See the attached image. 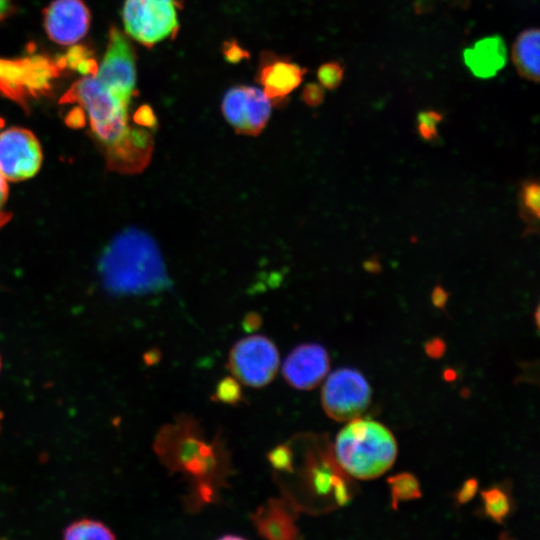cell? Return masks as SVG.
<instances>
[{
    "instance_id": "6da1fadb",
    "label": "cell",
    "mask_w": 540,
    "mask_h": 540,
    "mask_svg": "<svg viewBox=\"0 0 540 540\" xmlns=\"http://www.w3.org/2000/svg\"><path fill=\"white\" fill-rule=\"evenodd\" d=\"M62 102L77 103L84 110L109 170L135 174L148 165L154 146L151 130L132 126L130 102L111 92L94 75L74 83Z\"/></svg>"
},
{
    "instance_id": "7a4b0ae2",
    "label": "cell",
    "mask_w": 540,
    "mask_h": 540,
    "mask_svg": "<svg viewBox=\"0 0 540 540\" xmlns=\"http://www.w3.org/2000/svg\"><path fill=\"white\" fill-rule=\"evenodd\" d=\"M154 447L171 472L194 480L191 504L201 507L215 500L228 471V460L220 442H209L196 420L179 417L166 425L158 433Z\"/></svg>"
},
{
    "instance_id": "3957f363",
    "label": "cell",
    "mask_w": 540,
    "mask_h": 540,
    "mask_svg": "<svg viewBox=\"0 0 540 540\" xmlns=\"http://www.w3.org/2000/svg\"><path fill=\"white\" fill-rule=\"evenodd\" d=\"M97 268L103 287L114 296L148 295L171 286L158 245L138 228L118 233L103 249Z\"/></svg>"
},
{
    "instance_id": "277c9868",
    "label": "cell",
    "mask_w": 540,
    "mask_h": 540,
    "mask_svg": "<svg viewBox=\"0 0 540 540\" xmlns=\"http://www.w3.org/2000/svg\"><path fill=\"white\" fill-rule=\"evenodd\" d=\"M333 455L347 475L370 480L383 475L393 465L397 443L381 423L357 418L338 433Z\"/></svg>"
},
{
    "instance_id": "5b68a950",
    "label": "cell",
    "mask_w": 540,
    "mask_h": 540,
    "mask_svg": "<svg viewBox=\"0 0 540 540\" xmlns=\"http://www.w3.org/2000/svg\"><path fill=\"white\" fill-rule=\"evenodd\" d=\"M307 452L300 479V498L308 499L304 508L325 510L347 504L352 490L328 446L315 445Z\"/></svg>"
},
{
    "instance_id": "8992f818",
    "label": "cell",
    "mask_w": 540,
    "mask_h": 540,
    "mask_svg": "<svg viewBox=\"0 0 540 540\" xmlns=\"http://www.w3.org/2000/svg\"><path fill=\"white\" fill-rule=\"evenodd\" d=\"M182 4L183 0H125V32L146 47L174 38L179 30L178 10Z\"/></svg>"
},
{
    "instance_id": "52a82bcc",
    "label": "cell",
    "mask_w": 540,
    "mask_h": 540,
    "mask_svg": "<svg viewBox=\"0 0 540 540\" xmlns=\"http://www.w3.org/2000/svg\"><path fill=\"white\" fill-rule=\"evenodd\" d=\"M325 413L336 421L359 418L369 407L371 389L365 377L352 368L335 370L327 378L321 393Z\"/></svg>"
},
{
    "instance_id": "ba28073f",
    "label": "cell",
    "mask_w": 540,
    "mask_h": 540,
    "mask_svg": "<svg viewBox=\"0 0 540 540\" xmlns=\"http://www.w3.org/2000/svg\"><path fill=\"white\" fill-rule=\"evenodd\" d=\"M228 366L237 380L250 387H263L275 376L279 353L275 344L265 336L251 335L234 344Z\"/></svg>"
},
{
    "instance_id": "9c48e42d",
    "label": "cell",
    "mask_w": 540,
    "mask_h": 540,
    "mask_svg": "<svg viewBox=\"0 0 540 540\" xmlns=\"http://www.w3.org/2000/svg\"><path fill=\"white\" fill-rule=\"evenodd\" d=\"M133 46L117 28H112L103 59L95 78L120 98L131 102L136 86V61Z\"/></svg>"
},
{
    "instance_id": "30bf717a",
    "label": "cell",
    "mask_w": 540,
    "mask_h": 540,
    "mask_svg": "<svg viewBox=\"0 0 540 540\" xmlns=\"http://www.w3.org/2000/svg\"><path fill=\"white\" fill-rule=\"evenodd\" d=\"M42 162L41 145L30 130L11 127L0 132V173L7 181L32 178Z\"/></svg>"
},
{
    "instance_id": "8fae6325",
    "label": "cell",
    "mask_w": 540,
    "mask_h": 540,
    "mask_svg": "<svg viewBox=\"0 0 540 540\" xmlns=\"http://www.w3.org/2000/svg\"><path fill=\"white\" fill-rule=\"evenodd\" d=\"M272 102L263 90L238 85L224 95L221 108L227 122L243 135L256 136L266 126L271 114Z\"/></svg>"
},
{
    "instance_id": "7c38bea8",
    "label": "cell",
    "mask_w": 540,
    "mask_h": 540,
    "mask_svg": "<svg viewBox=\"0 0 540 540\" xmlns=\"http://www.w3.org/2000/svg\"><path fill=\"white\" fill-rule=\"evenodd\" d=\"M90 19L82 0H54L45 10L44 28L53 42L71 45L86 35Z\"/></svg>"
},
{
    "instance_id": "4fadbf2b",
    "label": "cell",
    "mask_w": 540,
    "mask_h": 540,
    "mask_svg": "<svg viewBox=\"0 0 540 540\" xmlns=\"http://www.w3.org/2000/svg\"><path fill=\"white\" fill-rule=\"evenodd\" d=\"M329 355L317 343L295 347L284 361L282 372L290 386L299 390L315 388L329 370Z\"/></svg>"
},
{
    "instance_id": "5bb4252c",
    "label": "cell",
    "mask_w": 540,
    "mask_h": 540,
    "mask_svg": "<svg viewBox=\"0 0 540 540\" xmlns=\"http://www.w3.org/2000/svg\"><path fill=\"white\" fill-rule=\"evenodd\" d=\"M306 72L292 60L265 53L260 61L257 81L271 102L282 101L301 84Z\"/></svg>"
},
{
    "instance_id": "9a60e30c",
    "label": "cell",
    "mask_w": 540,
    "mask_h": 540,
    "mask_svg": "<svg viewBox=\"0 0 540 540\" xmlns=\"http://www.w3.org/2000/svg\"><path fill=\"white\" fill-rule=\"evenodd\" d=\"M297 508L288 499H269L251 516L260 536L270 540H292L299 537L295 523Z\"/></svg>"
},
{
    "instance_id": "2e32d148",
    "label": "cell",
    "mask_w": 540,
    "mask_h": 540,
    "mask_svg": "<svg viewBox=\"0 0 540 540\" xmlns=\"http://www.w3.org/2000/svg\"><path fill=\"white\" fill-rule=\"evenodd\" d=\"M463 60L475 77L492 78L507 62L505 42L498 35L484 37L464 50Z\"/></svg>"
},
{
    "instance_id": "e0dca14e",
    "label": "cell",
    "mask_w": 540,
    "mask_h": 540,
    "mask_svg": "<svg viewBox=\"0 0 540 540\" xmlns=\"http://www.w3.org/2000/svg\"><path fill=\"white\" fill-rule=\"evenodd\" d=\"M540 33L538 28H527L516 37L511 51L513 64L518 74L529 81L540 78Z\"/></svg>"
},
{
    "instance_id": "ac0fdd59",
    "label": "cell",
    "mask_w": 540,
    "mask_h": 540,
    "mask_svg": "<svg viewBox=\"0 0 540 540\" xmlns=\"http://www.w3.org/2000/svg\"><path fill=\"white\" fill-rule=\"evenodd\" d=\"M392 499V507L396 509L399 502L421 497L420 484L417 478L407 472L399 473L387 480Z\"/></svg>"
},
{
    "instance_id": "d6986e66",
    "label": "cell",
    "mask_w": 540,
    "mask_h": 540,
    "mask_svg": "<svg viewBox=\"0 0 540 540\" xmlns=\"http://www.w3.org/2000/svg\"><path fill=\"white\" fill-rule=\"evenodd\" d=\"M66 539L93 540L113 539L112 531L103 523L90 519H81L69 525L64 530Z\"/></svg>"
},
{
    "instance_id": "ffe728a7",
    "label": "cell",
    "mask_w": 540,
    "mask_h": 540,
    "mask_svg": "<svg viewBox=\"0 0 540 540\" xmlns=\"http://www.w3.org/2000/svg\"><path fill=\"white\" fill-rule=\"evenodd\" d=\"M485 515L501 523L510 511L508 494L500 487L493 486L481 492Z\"/></svg>"
},
{
    "instance_id": "44dd1931",
    "label": "cell",
    "mask_w": 540,
    "mask_h": 540,
    "mask_svg": "<svg viewBox=\"0 0 540 540\" xmlns=\"http://www.w3.org/2000/svg\"><path fill=\"white\" fill-rule=\"evenodd\" d=\"M520 204L524 220L533 226L540 217V186L537 180L529 179L522 182Z\"/></svg>"
},
{
    "instance_id": "7402d4cb",
    "label": "cell",
    "mask_w": 540,
    "mask_h": 540,
    "mask_svg": "<svg viewBox=\"0 0 540 540\" xmlns=\"http://www.w3.org/2000/svg\"><path fill=\"white\" fill-rule=\"evenodd\" d=\"M212 400L229 405H237L243 401L242 389L236 378L226 376L216 386Z\"/></svg>"
},
{
    "instance_id": "603a6c76",
    "label": "cell",
    "mask_w": 540,
    "mask_h": 540,
    "mask_svg": "<svg viewBox=\"0 0 540 540\" xmlns=\"http://www.w3.org/2000/svg\"><path fill=\"white\" fill-rule=\"evenodd\" d=\"M443 115L435 110L421 111L417 115L416 129L423 140L432 141L438 138V125Z\"/></svg>"
},
{
    "instance_id": "cb8c5ba5",
    "label": "cell",
    "mask_w": 540,
    "mask_h": 540,
    "mask_svg": "<svg viewBox=\"0 0 540 540\" xmlns=\"http://www.w3.org/2000/svg\"><path fill=\"white\" fill-rule=\"evenodd\" d=\"M345 68L339 61L323 63L317 70V78L320 84L333 90L340 86L343 81Z\"/></svg>"
},
{
    "instance_id": "d4e9b609",
    "label": "cell",
    "mask_w": 540,
    "mask_h": 540,
    "mask_svg": "<svg viewBox=\"0 0 540 540\" xmlns=\"http://www.w3.org/2000/svg\"><path fill=\"white\" fill-rule=\"evenodd\" d=\"M293 455L290 444H280L269 451L267 457L273 469L288 474L292 469Z\"/></svg>"
},
{
    "instance_id": "484cf974",
    "label": "cell",
    "mask_w": 540,
    "mask_h": 540,
    "mask_svg": "<svg viewBox=\"0 0 540 540\" xmlns=\"http://www.w3.org/2000/svg\"><path fill=\"white\" fill-rule=\"evenodd\" d=\"M301 98L310 107L319 106L325 98L323 86L316 83L307 84L302 90Z\"/></svg>"
},
{
    "instance_id": "4316f807",
    "label": "cell",
    "mask_w": 540,
    "mask_h": 540,
    "mask_svg": "<svg viewBox=\"0 0 540 540\" xmlns=\"http://www.w3.org/2000/svg\"><path fill=\"white\" fill-rule=\"evenodd\" d=\"M133 121L136 125L152 131L156 130L157 127V118L149 106L139 108L133 116Z\"/></svg>"
},
{
    "instance_id": "83f0119b",
    "label": "cell",
    "mask_w": 540,
    "mask_h": 540,
    "mask_svg": "<svg viewBox=\"0 0 540 540\" xmlns=\"http://www.w3.org/2000/svg\"><path fill=\"white\" fill-rule=\"evenodd\" d=\"M8 199L7 180L0 173V229L4 227L12 218V213L6 209Z\"/></svg>"
},
{
    "instance_id": "f1b7e54d",
    "label": "cell",
    "mask_w": 540,
    "mask_h": 540,
    "mask_svg": "<svg viewBox=\"0 0 540 540\" xmlns=\"http://www.w3.org/2000/svg\"><path fill=\"white\" fill-rule=\"evenodd\" d=\"M223 54L228 62L236 63L247 57V52L235 41H229L223 46Z\"/></svg>"
},
{
    "instance_id": "f546056e",
    "label": "cell",
    "mask_w": 540,
    "mask_h": 540,
    "mask_svg": "<svg viewBox=\"0 0 540 540\" xmlns=\"http://www.w3.org/2000/svg\"><path fill=\"white\" fill-rule=\"evenodd\" d=\"M478 489V482L471 478L464 482L460 490L456 494V500L459 504H464L470 501Z\"/></svg>"
},
{
    "instance_id": "4dcf8cb0",
    "label": "cell",
    "mask_w": 540,
    "mask_h": 540,
    "mask_svg": "<svg viewBox=\"0 0 540 540\" xmlns=\"http://www.w3.org/2000/svg\"><path fill=\"white\" fill-rule=\"evenodd\" d=\"M449 298V293L440 285H436L431 293L432 304L438 309H444Z\"/></svg>"
},
{
    "instance_id": "1f68e13d",
    "label": "cell",
    "mask_w": 540,
    "mask_h": 540,
    "mask_svg": "<svg viewBox=\"0 0 540 540\" xmlns=\"http://www.w3.org/2000/svg\"><path fill=\"white\" fill-rule=\"evenodd\" d=\"M425 351L429 357L439 358L445 351V343L439 338L431 339L425 344Z\"/></svg>"
},
{
    "instance_id": "d6a6232c",
    "label": "cell",
    "mask_w": 540,
    "mask_h": 540,
    "mask_svg": "<svg viewBox=\"0 0 540 540\" xmlns=\"http://www.w3.org/2000/svg\"><path fill=\"white\" fill-rule=\"evenodd\" d=\"M260 324L261 320L259 315L251 313L245 317L243 326L247 331H254L259 328Z\"/></svg>"
},
{
    "instance_id": "836d02e7",
    "label": "cell",
    "mask_w": 540,
    "mask_h": 540,
    "mask_svg": "<svg viewBox=\"0 0 540 540\" xmlns=\"http://www.w3.org/2000/svg\"><path fill=\"white\" fill-rule=\"evenodd\" d=\"M364 269L370 273H379L381 265L377 259H369L363 263Z\"/></svg>"
},
{
    "instance_id": "e575fe53",
    "label": "cell",
    "mask_w": 540,
    "mask_h": 540,
    "mask_svg": "<svg viewBox=\"0 0 540 540\" xmlns=\"http://www.w3.org/2000/svg\"><path fill=\"white\" fill-rule=\"evenodd\" d=\"M9 7V0H0V18L4 15Z\"/></svg>"
},
{
    "instance_id": "d590c367",
    "label": "cell",
    "mask_w": 540,
    "mask_h": 540,
    "mask_svg": "<svg viewBox=\"0 0 540 540\" xmlns=\"http://www.w3.org/2000/svg\"><path fill=\"white\" fill-rule=\"evenodd\" d=\"M536 325L539 326V307L535 311Z\"/></svg>"
},
{
    "instance_id": "8d00e7d4",
    "label": "cell",
    "mask_w": 540,
    "mask_h": 540,
    "mask_svg": "<svg viewBox=\"0 0 540 540\" xmlns=\"http://www.w3.org/2000/svg\"><path fill=\"white\" fill-rule=\"evenodd\" d=\"M1 417H2V416H1V413H0V422H1Z\"/></svg>"
},
{
    "instance_id": "74e56055",
    "label": "cell",
    "mask_w": 540,
    "mask_h": 540,
    "mask_svg": "<svg viewBox=\"0 0 540 540\" xmlns=\"http://www.w3.org/2000/svg\"><path fill=\"white\" fill-rule=\"evenodd\" d=\"M0 368H1V361H0Z\"/></svg>"
}]
</instances>
